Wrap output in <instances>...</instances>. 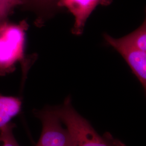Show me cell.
<instances>
[{
	"label": "cell",
	"instance_id": "8992f818",
	"mask_svg": "<svg viewBox=\"0 0 146 146\" xmlns=\"http://www.w3.org/2000/svg\"><path fill=\"white\" fill-rule=\"evenodd\" d=\"M58 2V0H26L22 6L36 14V24L40 26L59 10Z\"/></svg>",
	"mask_w": 146,
	"mask_h": 146
},
{
	"label": "cell",
	"instance_id": "5b68a950",
	"mask_svg": "<svg viewBox=\"0 0 146 146\" xmlns=\"http://www.w3.org/2000/svg\"><path fill=\"white\" fill-rule=\"evenodd\" d=\"M113 0H58V9L66 8L74 17L72 33L80 35L84 32L89 17L98 5L108 6Z\"/></svg>",
	"mask_w": 146,
	"mask_h": 146
},
{
	"label": "cell",
	"instance_id": "7c38bea8",
	"mask_svg": "<svg viewBox=\"0 0 146 146\" xmlns=\"http://www.w3.org/2000/svg\"><path fill=\"white\" fill-rule=\"evenodd\" d=\"M64 146H74L73 141H72L71 142H70L69 143H68V145H67Z\"/></svg>",
	"mask_w": 146,
	"mask_h": 146
},
{
	"label": "cell",
	"instance_id": "3957f363",
	"mask_svg": "<svg viewBox=\"0 0 146 146\" xmlns=\"http://www.w3.org/2000/svg\"><path fill=\"white\" fill-rule=\"evenodd\" d=\"M34 113L42 125V133L36 146H64L72 141L69 131L63 127L53 107L35 110Z\"/></svg>",
	"mask_w": 146,
	"mask_h": 146
},
{
	"label": "cell",
	"instance_id": "277c9868",
	"mask_svg": "<svg viewBox=\"0 0 146 146\" xmlns=\"http://www.w3.org/2000/svg\"><path fill=\"white\" fill-rule=\"evenodd\" d=\"M106 42L114 48L125 59L143 88H146V52L133 47L122 37L113 38L107 33L104 34Z\"/></svg>",
	"mask_w": 146,
	"mask_h": 146
},
{
	"label": "cell",
	"instance_id": "ba28073f",
	"mask_svg": "<svg viewBox=\"0 0 146 146\" xmlns=\"http://www.w3.org/2000/svg\"><path fill=\"white\" fill-rule=\"evenodd\" d=\"M125 41L133 47L146 52V20L141 26L130 34L122 37Z\"/></svg>",
	"mask_w": 146,
	"mask_h": 146
},
{
	"label": "cell",
	"instance_id": "7a4b0ae2",
	"mask_svg": "<svg viewBox=\"0 0 146 146\" xmlns=\"http://www.w3.org/2000/svg\"><path fill=\"white\" fill-rule=\"evenodd\" d=\"M28 28L26 20L0 22V75L13 72L16 64L25 60Z\"/></svg>",
	"mask_w": 146,
	"mask_h": 146
},
{
	"label": "cell",
	"instance_id": "30bf717a",
	"mask_svg": "<svg viewBox=\"0 0 146 146\" xmlns=\"http://www.w3.org/2000/svg\"><path fill=\"white\" fill-rule=\"evenodd\" d=\"M14 8L11 0H0V22L7 20Z\"/></svg>",
	"mask_w": 146,
	"mask_h": 146
},
{
	"label": "cell",
	"instance_id": "8fae6325",
	"mask_svg": "<svg viewBox=\"0 0 146 146\" xmlns=\"http://www.w3.org/2000/svg\"><path fill=\"white\" fill-rule=\"evenodd\" d=\"M13 3L15 7L18 5H23L25 3L26 0H11Z\"/></svg>",
	"mask_w": 146,
	"mask_h": 146
},
{
	"label": "cell",
	"instance_id": "9c48e42d",
	"mask_svg": "<svg viewBox=\"0 0 146 146\" xmlns=\"http://www.w3.org/2000/svg\"><path fill=\"white\" fill-rule=\"evenodd\" d=\"M15 123L10 122L0 131V146H21L16 140L14 130Z\"/></svg>",
	"mask_w": 146,
	"mask_h": 146
},
{
	"label": "cell",
	"instance_id": "52a82bcc",
	"mask_svg": "<svg viewBox=\"0 0 146 146\" xmlns=\"http://www.w3.org/2000/svg\"><path fill=\"white\" fill-rule=\"evenodd\" d=\"M22 101L17 96L0 94V131L21 111Z\"/></svg>",
	"mask_w": 146,
	"mask_h": 146
},
{
	"label": "cell",
	"instance_id": "6da1fadb",
	"mask_svg": "<svg viewBox=\"0 0 146 146\" xmlns=\"http://www.w3.org/2000/svg\"><path fill=\"white\" fill-rule=\"evenodd\" d=\"M53 108L66 126L74 146H126L110 133L99 135L88 121L73 108L70 97L66 99L62 105Z\"/></svg>",
	"mask_w": 146,
	"mask_h": 146
}]
</instances>
